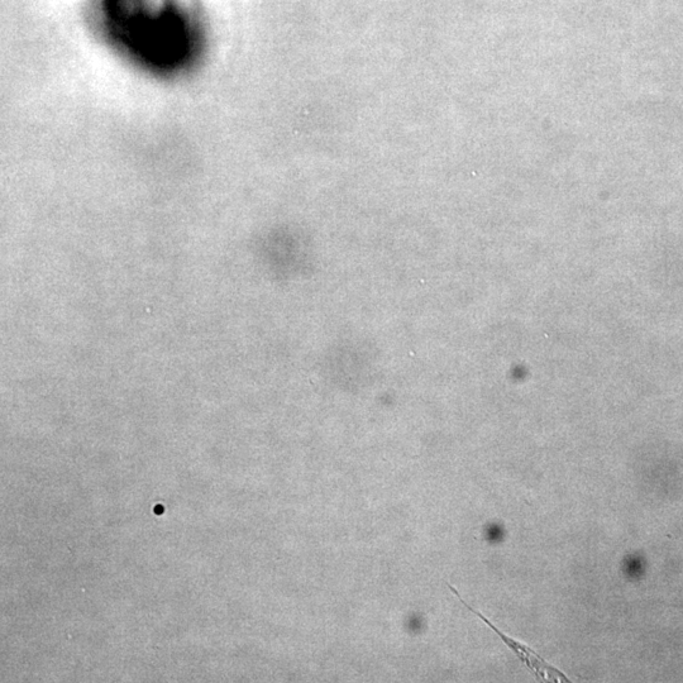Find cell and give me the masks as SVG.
<instances>
[{
    "instance_id": "obj_2",
    "label": "cell",
    "mask_w": 683,
    "mask_h": 683,
    "mask_svg": "<svg viewBox=\"0 0 683 683\" xmlns=\"http://www.w3.org/2000/svg\"><path fill=\"white\" fill-rule=\"evenodd\" d=\"M156 513L161 514V513H162V508H159V509L156 508Z\"/></svg>"
},
{
    "instance_id": "obj_1",
    "label": "cell",
    "mask_w": 683,
    "mask_h": 683,
    "mask_svg": "<svg viewBox=\"0 0 683 683\" xmlns=\"http://www.w3.org/2000/svg\"><path fill=\"white\" fill-rule=\"evenodd\" d=\"M448 587H450V590L457 596V599L461 601L463 606H466L471 613L479 616L482 622L489 625V627L499 635L500 639L503 640L506 646H508L515 654H517L520 661H522L524 665L528 667V670L534 673V676L541 678L543 681L549 682H571L570 678H568L565 673L558 670V668L549 665L546 659H543L541 656H539V654L536 651H533L532 648L525 646V644L519 643L518 640L509 637V635L501 632L499 628H496L495 625L491 623L485 615H482L480 611H477L472 608V606L468 605L466 601L462 599L460 592H458L455 587L450 584H448Z\"/></svg>"
}]
</instances>
